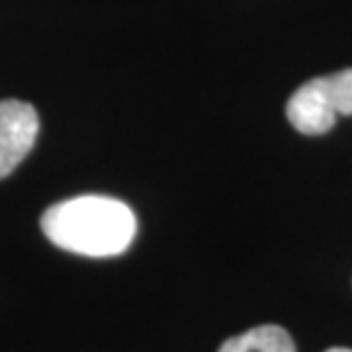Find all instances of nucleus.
Returning a JSON list of instances; mask_svg holds the SVG:
<instances>
[{
	"label": "nucleus",
	"instance_id": "f257e3e1",
	"mask_svg": "<svg viewBox=\"0 0 352 352\" xmlns=\"http://www.w3.org/2000/svg\"><path fill=\"white\" fill-rule=\"evenodd\" d=\"M41 231L72 254L108 258L131 248L138 220L129 204L105 195H80L53 204L41 215Z\"/></svg>",
	"mask_w": 352,
	"mask_h": 352
},
{
	"label": "nucleus",
	"instance_id": "f03ea898",
	"mask_svg": "<svg viewBox=\"0 0 352 352\" xmlns=\"http://www.w3.org/2000/svg\"><path fill=\"white\" fill-rule=\"evenodd\" d=\"M348 115H352V69L305 82L286 105L288 122L305 135H322L332 131L336 119Z\"/></svg>",
	"mask_w": 352,
	"mask_h": 352
},
{
	"label": "nucleus",
	"instance_id": "7ed1b4c3",
	"mask_svg": "<svg viewBox=\"0 0 352 352\" xmlns=\"http://www.w3.org/2000/svg\"><path fill=\"white\" fill-rule=\"evenodd\" d=\"M39 138V115L19 98L0 101V179L23 163Z\"/></svg>",
	"mask_w": 352,
	"mask_h": 352
},
{
	"label": "nucleus",
	"instance_id": "20e7f679",
	"mask_svg": "<svg viewBox=\"0 0 352 352\" xmlns=\"http://www.w3.org/2000/svg\"><path fill=\"white\" fill-rule=\"evenodd\" d=\"M217 352H295V343L284 327L261 325L245 334L231 336Z\"/></svg>",
	"mask_w": 352,
	"mask_h": 352
},
{
	"label": "nucleus",
	"instance_id": "39448f33",
	"mask_svg": "<svg viewBox=\"0 0 352 352\" xmlns=\"http://www.w3.org/2000/svg\"><path fill=\"white\" fill-rule=\"evenodd\" d=\"M325 352H352V348H329Z\"/></svg>",
	"mask_w": 352,
	"mask_h": 352
}]
</instances>
